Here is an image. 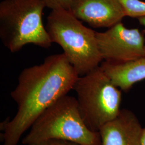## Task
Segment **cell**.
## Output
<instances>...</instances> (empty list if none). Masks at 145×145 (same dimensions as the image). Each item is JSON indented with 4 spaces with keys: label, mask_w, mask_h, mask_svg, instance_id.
<instances>
[{
    "label": "cell",
    "mask_w": 145,
    "mask_h": 145,
    "mask_svg": "<svg viewBox=\"0 0 145 145\" xmlns=\"http://www.w3.org/2000/svg\"><path fill=\"white\" fill-rule=\"evenodd\" d=\"M100 67L114 86L124 92L145 79V57L125 62L104 61Z\"/></svg>",
    "instance_id": "cell-9"
},
{
    "label": "cell",
    "mask_w": 145,
    "mask_h": 145,
    "mask_svg": "<svg viewBox=\"0 0 145 145\" xmlns=\"http://www.w3.org/2000/svg\"><path fill=\"white\" fill-rule=\"evenodd\" d=\"M143 129L133 112L121 109L114 119L99 131L101 145H141Z\"/></svg>",
    "instance_id": "cell-8"
},
{
    "label": "cell",
    "mask_w": 145,
    "mask_h": 145,
    "mask_svg": "<svg viewBox=\"0 0 145 145\" xmlns=\"http://www.w3.org/2000/svg\"><path fill=\"white\" fill-rule=\"evenodd\" d=\"M99 49L104 61L125 62L144 57V33L128 29L121 22L103 32H96Z\"/></svg>",
    "instance_id": "cell-6"
},
{
    "label": "cell",
    "mask_w": 145,
    "mask_h": 145,
    "mask_svg": "<svg viewBox=\"0 0 145 145\" xmlns=\"http://www.w3.org/2000/svg\"><path fill=\"white\" fill-rule=\"evenodd\" d=\"M69 10H52L46 26L52 42L59 45L79 76L99 66L103 60L96 31L84 26Z\"/></svg>",
    "instance_id": "cell-2"
},
{
    "label": "cell",
    "mask_w": 145,
    "mask_h": 145,
    "mask_svg": "<svg viewBox=\"0 0 145 145\" xmlns=\"http://www.w3.org/2000/svg\"><path fill=\"white\" fill-rule=\"evenodd\" d=\"M140 24L142 25V26H144L145 27V17H142L138 18ZM144 57H145V46L144 48Z\"/></svg>",
    "instance_id": "cell-13"
},
{
    "label": "cell",
    "mask_w": 145,
    "mask_h": 145,
    "mask_svg": "<svg viewBox=\"0 0 145 145\" xmlns=\"http://www.w3.org/2000/svg\"><path fill=\"white\" fill-rule=\"evenodd\" d=\"M44 0H3L0 3V38L11 52L27 44L47 48L52 40L42 22Z\"/></svg>",
    "instance_id": "cell-4"
},
{
    "label": "cell",
    "mask_w": 145,
    "mask_h": 145,
    "mask_svg": "<svg viewBox=\"0 0 145 145\" xmlns=\"http://www.w3.org/2000/svg\"><path fill=\"white\" fill-rule=\"evenodd\" d=\"M141 145H145V128L143 129L142 138H141Z\"/></svg>",
    "instance_id": "cell-14"
},
{
    "label": "cell",
    "mask_w": 145,
    "mask_h": 145,
    "mask_svg": "<svg viewBox=\"0 0 145 145\" xmlns=\"http://www.w3.org/2000/svg\"><path fill=\"white\" fill-rule=\"evenodd\" d=\"M80 76L63 53L47 57L20 73L11 93L17 111L3 134V145H17L40 115L73 89Z\"/></svg>",
    "instance_id": "cell-1"
},
{
    "label": "cell",
    "mask_w": 145,
    "mask_h": 145,
    "mask_svg": "<svg viewBox=\"0 0 145 145\" xmlns=\"http://www.w3.org/2000/svg\"><path fill=\"white\" fill-rule=\"evenodd\" d=\"M73 89L80 112L88 128L99 132L120 112L121 90L115 86L100 66L80 76Z\"/></svg>",
    "instance_id": "cell-5"
},
{
    "label": "cell",
    "mask_w": 145,
    "mask_h": 145,
    "mask_svg": "<svg viewBox=\"0 0 145 145\" xmlns=\"http://www.w3.org/2000/svg\"><path fill=\"white\" fill-rule=\"evenodd\" d=\"M69 11L80 21L96 28H109L126 16L120 0H72Z\"/></svg>",
    "instance_id": "cell-7"
},
{
    "label": "cell",
    "mask_w": 145,
    "mask_h": 145,
    "mask_svg": "<svg viewBox=\"0 0 145 145\" xmlns=\"http://www.w3.org/2000/svg\"><path fill=\"white\" fill-rule=\"evenodd\" d=\"M25 145H80L67 140L51 139L42 140Z\"/></svg>",
    "instance_id": "cell-12"
},
{
    "label": "cell",
    "mask_w": 145,
    "mask_h": 145,
    "mask_svg": "<svg viewBox=\"0 0 145 145\" xmlns=\"http://www.w3.org/2000/svg\"><path fill=\"white\" fill-rule=\"evenodd\" d=\"M47 8L51 10L63 9L69 10L72 0H44Z\"/></svg>",
    "instance_id": "cell-11"
},
{
    "label": "cell",
    "mask_w": 145,
    "mask_h": 145,
    "mask_svg": "<svg viewBox=\"0 0 145 145\" xmlns=\"http://www.w3.org/2000/svg\"><path fill=\"white\" fill-rule=\"evenodd\" d=\"M126 16L133 18L145 17V2L141 0H120Z\"/></svg>",
    "instance_id": "cell-10"
},
{
    "label": "cell",
    "mask_w": 145,
    "mask_h": 145,
    "mask_svg": "<svg viewBox=\"0 0 145 145\" xmlns=\"http://www.w3.org/2000/svg\"><path fill=\"white\" fill-rule=\"evenodd\" d=\"M67 140L80 145H101L99 132L89 129L74 97L65 95L47 108L22 140L23 145L42 140Z\"/></svg>",
    "instance_id": "cell-3"
}]
</instances>
